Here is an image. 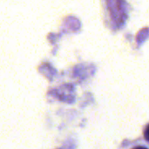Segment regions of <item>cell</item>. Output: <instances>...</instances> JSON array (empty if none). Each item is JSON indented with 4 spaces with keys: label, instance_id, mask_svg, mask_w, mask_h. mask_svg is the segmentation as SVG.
Masks as SVG:
<instances>
[{
    "label": "cell",
    "instance_id": "obj_2",
    "mask_svg": "<svg viewBox=\"0 0 149 149\" xmlns=\"http://www.w3.org/2000/svg\"><path fill=\"white\" fill-rule=\"evenodd\" d=\"M134 149H148L147 148H145V147H137V148H135Z\"/></svg>",
    "mask_w": 149,
    "mask_h": 149
},
{
    "label": "cell",
    "instance_id": "obj_1",
    "mask_svg": "<svg viewBox=\"0 0 149 149\" xmlns=\"http://www.w3.org/2000/svg\"><path fill=\"white\" fill-rule=\"evenodd\" d=\"M148 127H147L146 133H145V137H146V139H147V140H148Z\"/></svg>",
    "mask_w": 149,
    "mask_h": 149
}]
</instances>
